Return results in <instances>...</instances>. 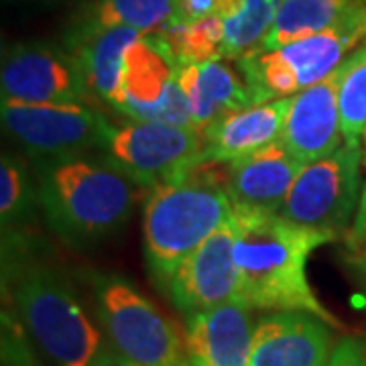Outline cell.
<instances>
[{"label": "cell", "instance_id": "cell-15", "mask_svg": "<svg viewBox=\"0 0 366 366\" xmlns=\"http://www.w3.org/2000/svg\"><path fill=\"white\" fill-rule=\"evenodd\" d=\"M250 307L236 300L187 317L189 366H249L252 348Z\"/></svg>", "mask_w": 366, "mask_h": 366}, {"label": "cell", "instance_id": "cell-20", "mask_svg": "<svg viewBox=\"0 0 366 366\" xmlns=\"http://www.w3.org/2000/svg\"><path fill=\"white\" fill-rule=\"evenodd\" d=\"M362 0H279L274 23L257 51L277 49L326 31Z\"/></svg>", "mask_w": 366, "mask_h": 366}, {"label": "cell", "instance_id": "cell-18", "mask_svg": "<svg viewBox=\"0 0 366 366\" xmlns=\"http://www.w3.org/2000/svg\"><path fill=\"white\" fill-rule=\"evenodd\" d=\"M226 61L228 59L177 66V79L197 131H206L226 114L254 106L244 76Z\"/></svg>", "mask_w": 366, "mask_h": 366}, {"label": "cell", "instance_id": "cell-21", "mask_svg": "<svg viewBox=\"0 0 366 366\" xmlns=\"http://www.w3.org/2000/svg\"><path fill=\"white\" fill-rule=\"evenodd\" d=\"M279 0H218L224 25V59L238 61L257 51L274 23Z\"/></svg>", "mask_w": 366, "mask_h": 366}, {"label": "cell", "instance_id": "cell-2", "mask_svg": "<svg viewBox=\"0 0 366 366\" xmlns=\"http://www.w3.org/2000/svg\"><path fill=\"white\" fill-rule=\"evenodd\" d=\"M33 177L45 220L71 244H92L120 232L141 187L106 159L90 155L35 159Z\"/></svg>", "mask_w": 366, "mask_h": 366}, {"label": "cell", "instance_id": "cell-26", "mask_svg": "<svg viewBox=\"0 0 366 366\" xmlns=\"http://www.w3.org/2000/svg\"><path fill=\"white\" fill-rule=\"evenodd\" d=\"M2 360L4 366H37L25 342V326L21 317L2 312Z\"/></svg>", "mask_w": 366, "mask_h": 366}, {"label": "cell", "instance_id": "cell-7", "mask_svg": "<svg viewBox=\"0 0 366 366\" xmlns=\"http://www.w3.org/2000/svg\"><path fill=\"white\" fill-rule=\"evenodd\" d=\"M102 159L149 192L179 182L204 163V134L165 122L131 120L110 127Z\"/></svg>", "mask_w": 366, "mask_h": 366}, {"label": "cell", "instance_id": "cell-30", "mask_svg": "<svg viewBox=\"0 0 366 366\" xmlns=\"http://www.w3.org/2000/svg\"><path fill=\"white\" fill-rule=\"evenodd\" d=\"M92 366H139V365H134V362L129 360L127 356H122V354L118 352L117 348H114L110 342H104V344H102V348H100V352L96 354V358H94Z\"/></svg>", "mask_w": 366, "mask_h": 366}, {"label": "cell", "instance_id": "cell-24", "mask_svg": "<svg viewBox=\"0 0 366 366\" xmlns=\"http://www.w3.org/2000/svg\"><path fill=\"white\" fill-rule=\"evenodd\" d=\"M39 206L37 183L23 161L2 153L0 161V220L2 232L25 224Z\"/></svg>", "mask_w": 366, "mask_h": 366}, {"label": "cell", "instance_id": "cell-8", "mask_svg": "<svg viewBox=\"0 0 366 366\" xmlns=\"http://www.w3.org/2000/svg\"><path fill=\"white\" fill-rule=\"evenodd\" d=\"M362 144L344 143L332 155L303 165L279 214L289 222L330 234L348 232L360 199Z\"/></svg>", "mask_w": 366, "mask_h": 366}, {"label": "cell", "instance_id": "cell-23", "mask_svg": "<svg viewBox=\"0 0 366 366\" xmlns=\"http://www.w3.org/2000/svg\"><path fill=\"white\" fill-rule=\"evenodd\" d=\"M157 35L177 66L224 59V25L220 16H208L187 25L169 23Z\"/></svg>", "mask_w": 366, "mask_h": 366}, {"label": "cell", "instance_id": "cell-4", "mask_svg": "<svg viewBox=\"0 0 366 366\" xmlns=\"http://www.w3.org/2000/svg\"><path fill=\"white\" fill-rule=\"evenodd\" d=\"M16 314L55 366H92L104 338L64 274L43 262H11Z\"/></svg>", "mask_w": 366, "mask_h": 366}, {"label": "cell", "instance_id": "cell-22", "mask_svg": "<svg viewBox=\"0 0 366 366\" xmlns=\"http://www.w3.org/2000/svg\"><path fill=\"white\" fill-rule=\"evenodd\" d=\"M175 16V0H96L81 14V25L131 29L141 35L163 31Z\"/></svg>", "mask_w": 366, "mask_h": 366}, {"label": "cell", "instance_id": "cell-31", "mask_svg": "<svg viewBox=\"0 0 366 366\" xmlns=\"http://www.w3.org/2000/svg\"><path fill=\"white\" fill-rule=\"evenodd\" d=\"M350 261H352L356 271L362 274V279L366 281V242L362 247H358V249L350 252Z\"/></svg>", "mask_w": 366, "mask_h": 366}, {"label": "cell", "instance_id": "cell-10", "mask_svg": "<svg viewBox=\"0 0 366 366\" xmlns=\"http://www.w3.org/2000/svg\"><path fill=\"white\" fill-rule=\"evenodd\" d=\"M4 131L35 159L90 155L102 151L110 122L88 104H23L0 102Z\"/></svg>", "mask_w": 366, "mask_h": 366}, {"label": "cell", "instance_id": "cell-17", "mask_svg": "<svg viewBox=\"0 0 366 366\" xmlns=\"http://www.w3.org/2000/svg\"><path fill=\"white\" fill-rule=\"evenodd\" d=\"M291 98L242 108L209 124L204 134V163L230 165L281 139Z\"/></svg>", "mask_w": 366, "mask_h": 366}, {"label": "cell", "instance_id": "cell-9", "mask_svg": "<svg viewBox=\"0 0 366 366\" xmlns=\"http://www.w3.org/2000/svg\"><path fill=\"white\" fill-rule=\"evenodd\" d=\"M112 108L129 120L196 129L177 79V61L157 33L143 35L127 49L122 86Z\"/></svg>", "mask_w": 366, "mask_h": 366}, {"label": "cell", "instance_id": "cell-1", "mask_svg": "<svg viewBox=\"0 0 366 366\" xmlns=\"http://www.w3.org/2000/svg\"><path fill=\"white\" fill-rule=\"evenodd\" d=\"M230 222L240 301L252 310L307 312L338 326L307 281L310 254L332 242V236L289 222L279 212L242 206H234Z\"/></svg>", "mask_w": 366, "mask_h": 366}, {"label": "cell", "instance_id": "cell-28", "mask_svg": "<svg viewBox=\"0 0 366 366\" xmlns=\"http://www.w3.org/2000/svg\"><path fill=\"white\" fill-rule=\"evenodd\" d=\"M218 14V0H175V16L171 23H196Z\"/></svg>", "mask_w": 366, "mask_h": 366}, {"label": "cell", "instance_id": "cell-14", "mask_svg": "<svg viewBox=\"0 0 366 366\" xmlns=\"http://www.w3.org/2000/svg\"><path fill=\"white\" fill-rule=\"evenodd\" d=\"M330 324L307 312H274L254 324L249 366H326Z\"/></svg>", "mask_w": 366, "mask_h": 366}, {"label": "cell", "instance_id": "cell-13", "mask_svg": "<svg viewBox=\"0 0 366 366\" xmlns=\"http://www.w3.org/2000/svg\"><path fill=\"white\" fill-rule=\"evenodd\" d=\"M342 66L324 81L291 96L281 141L303 165L338 151L344 141L340 122Z\"/></svg>", "mask_w": 366, "mask_h": 366}, {"label": "cell", "instance_id": "cell-16", "mask_svg": "<svg viewBox=\"0 0 366 366\" xmlns=\"http://www.w3.org/2000/svg\"><path fill=\"white\" fill-rule=\"evenodd\" d=\"M301 167L303 163L279 139L228 165V196L234 206L279 212Z\"/></svg>", "mask_w": 366, "mask_h": 366}, {"label": "cell", "instance_id": "cell-19", "mask_svg": "<svg viewBox=\"0 0 366 366\" xmlns=\"http://www.w3.org/2000/svg\"><path fill=\"white\" fill-rule=\"evenodd\" d=\"M141 37L131 29H98L81 23L69 31L66 49L78 59L92 96L114 104L122 86L127 49Z\"/></svg>", "mask_w": 366, "mask_h": 366}, {"label": "cell", "instance_id": "cell-25", "mask_svg": "<svg viewBox=\"0 0 366 366\" xmlns=\"http://www.w3.org/2000/svg\"><path fill=\"white\" fill-rule=\"evenodd\" d=\"M340 122L346 143H362L366 131V41L342 64Z\"/></svg>", "mask_w": 366, "mask_h": 366}, {"label": "cell", "instance_id": "cell-29", "mask_svg": "<svg viewBox=\"0 0 366 366\" xmlns=\"http://www.w3.org/2000/svg\"><path fill=\"white\" fill-rule=\"evenodd\" d=\"M346 240V247L352 252L358 247H362L366 242V183L360 192V199H358V208H356V214H354V220L348 228V232L344 236Z\"/></svg>", "mask_w": 366, "mask_h": 366}, {"label": "cell", "instance_id": "cell-3", "mask_svg": "<svg viewBox=\"0 0 366 366\" xmlns=\"http://www.w3.org/2000/svg\"><path fill=\"white\" fill-rule=\"evenodd\" d=\"M208 165L202 163L179 182L151 189L144 202V259L159 287L232 218L234 204L228 196L226 182L208 171Z\"/></svg>", "mask_w": 366, "mask_h": 366}, {"label": "cell", "instance_id": "cell-12", "mask_svg": "<svg viewBox=\"0 0 366 366\" xmlns=\"http://www.w3.org/2000/svg\"><path fill=\"white\" fill-rule=\"evenodd\" d=\"M161 289L167 291L173 305L185 317L240 300L232 222L228 220L216 234L194 250Z\"/></svg>", "mask_w": 366, "mask_h": 366}, {"label": "cell", "instance_id": "cell-5", "mask_svg": "<svg viewBox=\"0 0 366 366\" xmlns=\"http://www.w3.org/2000/svg\"><path fill=\"white\" fill-rule=\"evenodd\" d=\"M366 41V4L352 9L326 31L277 49L238 59L254 104L291 98L324 81Z\"/></svg>", "mask_w": 366, "mask_h": 366}, {"label": "cell", "instance_id": "cell-11", "mask_svg": "<svg viewBox=\"0 0 366 366\" xmlns=\"http://www.w3.org/2000/svg\"><path fill=\"white\" fill-rule=\"evenodd\" d=\"M2 100L23 104H86L92 92L78 59L66 47L19 43L2 57Z\"/></svg>", "mask_w": 366, "mask_h": 366}, {"label": "cell", "instance_id": "cell-32", "mask_svg": "<svg viewBox=\"0 0 366 366\" xmlns=\"http://www.w3.org/2000/svg\"><path fill=\"white\" fill-rule=\"evenodd\" d=\"M362 163H365L366 165V131H365V134H362Z\"/></svg>", "mask_w": 366, "mask_h": 366}, {"label": "cell", "instance_id": "cell-27", "mask_svg": "<svg viewBox=\"0 0 366 366\" xmlns=\"http://www.w3.org/2000/svg\"><path fill=\"white\" fill-rule=\"evenodd\" d=\"M326 366H366V342L358 336H344L334 344Z\"/></svg>", "mask_w": 366, "mask_h": 366}, {"label": "cell", "instance_id": "cell-6", "mask_svg": "<svg viewBox=\"0 0 366 366\" xmlns=\"http://www.w3.org/2000/svg\"><path fill=\"white\" fill-rule=\"evenodd\" d=\"M96 314L108 342L139 366H189L179 330L120 274L92 273Z\"/></svg>", "mask_w": 366, "mask_h": 366}]
</instances>
